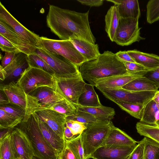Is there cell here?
Returning <instances> with one entry per match:
<instances>
[{
	"mask_svg": "<svg viewBox=\"0 0 159 159\" xmlns=\"http://www.w3.org/2000/svg\"><path fill=\"white\" fill-rule=\"evenodd\" d=\"M89 10L81 13L50 5L47 25L61 40L78 39L95 44L96 38L89 26Z\"/></svg>",
	"mask_w": 159,
	"mask_h": 159,
	"instance_id": "6da1fadb",
	"label": "cell"
},
{
	"mask_svg": "<svg viewBox=\"0 0 159 159\" xmlns=\"http://www.w3.org/2000/svg\"><path fill=\"white\" fill-rule=\"evenodd\" d=\"M79 71L84 80L94 86L99 80L128 73L116 53L108 51L95 59L84 62L80 66Z\"/></svg>",
	"mask_w": 159,
	"mask_h": 159,
	"instance_id": "7a4b0ae2",
	"label": "cell"
},
{
	"mask_svg": "<svg viewBox=\"0 0 159 159\" xmlns=\"http://www.w3.org/2000/svg\"><path fill=\"white\" fill-rule=\"evenodd\" d=\"M18 125L28 138L37 159H57V152L45 139L33 114L25 116Z\"/></svg>",
	"mask_w": 159,
	"mask_h": 159,
	"instance_id": "3957f363",
	"label": "cell"
},
{
	"mask_svg": "<svg viewBox=\"0 0 159 159\" xmlns=\"http://www.w3.org/2000/svg\"><path fill=\"white\" fill-rule=\"evenodd\" d=\"M26 107L25 116L59 102H69L63 94L57 82L54 87L42 86L26 94Z\"/></svg>",
	"mask_w": 159,
	"mask_h": 159,
	"instance_id": "277c9868",
	"label": "cell"
},
{
	"mask_svg": "<svg viewBox=\"0 0 159 159\" xmlns=\"http://www.w3.org/2000/svg\"><path fill=\"white\" fill-rule=\"evenodd\" d=\"M111 120H102L87 125L81 134V140L85 159H89L102 147L111 128Z\"/></svg>",
	"mask_w": 159,
	"mask_h": 159,
	"instance_id": "5b68a950",
	"label": "cell"
},
{
	"mask_svg": "<svg viewBox=\"0 0 159 159\" xmlns=\"http://www.w3.org/2000/svg\"><path fill=\"white\" fill-rule=\"evenodd\" d=\"M40 48L62 56L79 67L87 61L70 40H57L40 37Z\"/></svg>",
	"mask_w": 159,
	"mask_h": 159,
	"instance_id": "8992f818",
	"label": "cell"
},
{
	"mask_svg": "<svg viewBox=\"0 0 159 159\" xmlns=\"http://www.w3.org/2000/svg\"><path fill=\"white\" fill-rule=\"evenodd\" d=\"M16 83L26 94L38 88L54 87L57 84L54 75L43 70L30 66L24 72Z\"/></svg>",
	"mask_w": 159,
	"mask_h": 159,
	"instance_id": "52a82bcc",
	"label": "cell"
},
{
	"mask_svg": "<svg viewBox=\"0 0 159 159\" xmlns=\"http://www.w3.org/2000/svg\"><path fill=\"white\" fill-rule=\"evenodd\" d=\"M35 52L51 67L56 77H70L79 73V67L61 55L50 52L41 48H37Z\"/></svg>",
	"mask_w": 159,
	"mask_h": 159,
	"instance_id": "ba28073f",
	"label": "cell"
},
{
	"mask_svg": "<svg viewBox=\"0 0 159 159\" xmlns=\"http://www.w3.org/2000/svg\"><path fill=\"white\" fill-rule=\"evenodd\" d=\"M139 19L120 17L114 42L121 46L130 45L145 38L140 36Z\"/></svg>",
	"mask_w": 159,
	"mask_h": 159,
	"instance_id": "9c48e42d",
	"label": "cell"
},
{
	"mask_svg": "<svg viewBox=\"0 0 159 159\" xmlns=\"http://www.w3.org/2000/svg\"><path fill=\"white\" fill-rule=\"evenodd\" d=\"M103 94L109 99L145 105L152 99L156 91H138L122 88L114 89H100Z\"/></svg>",
	"mask_w": 159,
	"mask_h": 159,
	"instance_id": "30bf717a",
	"label": "cell"
},
{
	"mask_svg": "<svg viewBox=\"0 0 159 159\" xmlns=\"http://www.w3.org/2000/svg\"><path fill=\"white\" fill-rule=\"evenodd\" d=\"M55 78L63 94L76 107L78 105L80 96L86 90L87 83L80 72L76 75L70 77Z\"/></svg>",
	"mask_w": 159,
	"mask_h": 159,
	"instance_id": "8fae6325",
	"label": "cell"
},
{
	"mask_svg": "<svg viewBox=\"0 0 159 159\" xmlns=\"http://www.w3.org/2000/svg\"><path fill=\"white\" fill-rule=\"evenodd\" d=\"M0 20L10 27L30 46L35 49L40 47V37L22 25L0 2Z\"/></svg>",
	"mask_w": 159,
	"mask_h": 159,
	"instance_id": "7c38bea8",
	"label": "cell"
},
{
	"mask_svg": "<svg viewBox=\"0 0 159 159\" xmlns=\"http://www.w3.org/2000/svg\"><path fill=\"white\" fill-rule=\"evenodd\" d=\"M11 138L17 158L33 159L35 155L31 143L26 134L16 127L11 131Z\"/></svg>",
	"mask_w": 159,
	"mask_h": 159,
	"instance_id": "4fadbf2b",
	"label": "cell"
},
{
	"mask_svg": "<svg viewBox=\"0 0 159 159\" xmlns=\"http://www.w3.org/2000/svg\"><path fill=\"white\" fill-rule=\"evenodd\" d=\"M34 113L40 120L47 124L58 135L65 139L64 130L66 120V116L51 110H42Z\"/></svg>",
	"mask_w": 159,
	"mask_h": 159,
	"instance_id": "5bb4252c",
	"label": "cell"
},
{
	"mask_svg": "<svg viewBox=\"0 0 159 159\" xmlns=\"http://www.w3.org/2000/svg\"><path fill=\"white\" fill-rule=\"evenodd\" d=\"M27 57L28 55L22 52L16 53L11 61L3 68L6 73L5 80L8 82L7 84L17 82L29 67Z\"/></svg>",
	"mask_w": 159,
	"mask_h": 159,
	"instance_id": "9a60e30c",
	"label": "cell"
},
{
	"mask_svg": "<svg viewBox=\"0 0 159 159\" xmlns=\"http://www.w3.org/2000/svg\"><path fill=\"white\" fill-rule=\"evenodd\" d=\"M137 145L121 147L102 146L93 153L90 158L127 159Z\"/></svg>",
	"mask_w": 159,
	"mask_h": 159,
	"instance_id": "2e32d148",
	"label": "cell"
},
{
	"mask_svg": "<svg viewBox=\"0 0 159 159\" xmlns=\"http://www.w3.org/2000/svg\"><path fill=\"white\" fill-rule=\"evenodd\" d=\"M130 73L115 75L99 80L95 83V86L100 89H114L121 88L134 79L144 76L147 72Z\"/></svg>",
	"mask_w": 159,
	"mask_h": 159,
	"instance_id": "e0dca14e",
	"label": "cell"
},
{
	"mask_svg": "<svg viewBox=\"0 0 159 159\" xmlns=\"http://www.w3.org/2000/svg\"><path fill=\"white\" fill-rule=\"evenodd\" d=\"M32 114L45 139L59 154L65 147V139L58 135L47 124L40 120L34 113Z\"/></svg>",
	"mask_w": 159,
	"mask_h": 159,
	"instance_id": "ac0fdd59",
	"label": "cell"
},
{
	"mask_svg": "<svg viewBox=\"0 0 159 159\" xmlns=\"http://www.w3.org/2000/svg\"><path fill=\"white\" fill-rule=\"evenodd\" d=\"M0 34L8 40L21 52L27 55L35 53L36 49L29 45L10 27L1 20Z\"/></svg>",
	"mask_w": 159,
	"mask_h": 159,
	"instance_id": "d6986e66",
	"label": "cell"
},
{
	"mask_svg": "<svg viewBox=\"0 0 159 159\" xmlns=\"http://www.w3.org/2000/svg\"><path fill=\"white\" fill-rule=\"evenodd\" d=\"M0 90H2L6 95L9 103L19 106L26 110V94L16 82L1 84Z\"/></svg>",
	"mask_w": 159,
	"mask_h": 159,
	"instance_id": "ffe728a7",
	"label": "cell"
},
{
	"mask_svg": "<svg viewBox=\"0 0 159 159\" xmlns=\"http://www.w3.org/2000/svg\"><path fill=\"white\" fill-rule=\"evenodd\" d=\"M137 143L124 131L114 126L110 130L102 146H129L137 145Z\"/></svg>",
	"mask_w": 159,
	"mask_h": 159,
	"instance_id": "44dd1931",
	"label": "cell"
},
{
	"mask_svg": "<svg viewBox=\"0 0 159 159\" xmlns=\"http://www.w3.org/2000/svg\"><path fill=\"white\" fill-rule=\"evenodd\" d=\"M117 6L121 18L139 19L141 13L137 0H108Z\"/></svg>",
	"mask_w": 159,
	"mask_h": 159,
	"instance_id": "7402d4cb",
	"label": "cell"
},
{
	"mask_svg": "<svg viewBox=\"0 0 159 159\" xmlns=\"http://www.w3.org/2000/svg\"><path fill=\"white\" fill-rule=\"evenodd\" d=\"M127 53L136 63L152 70L159 66V56L143 52L136 50H128Z\"/></svg>",
	"mask_w": 159,
	"mask_h": 159,
	"instance_id": "603a6c76",
	"label": "cell"
},
{
	"mask_svg": "<svg viewBox=\"0 0 159 159\" xmlns=\"http://www.w3.org/2000/svg\"><path fill=\"white\" fill-rule=\"evenodd\" d=\"M70 40L87 61L97 58L101 54L97 44H93L78 39H72Z\"/></svg>",
	"mask_w": 159,
	"mask_h": 159,
	"instance_id": "cb8c5ba5",
	"label": "cell"
},
{
	"mask_svg": "<svg viewBox=\"0 0 159 159\" xmlns=\"http://www.w3.org/2000/svg\"><path fill=\"white\" fill-rule=\"evenodd\" d=\"M120 18L117 7L115 5L110 7L105 16V31L112 42H114Z\"/></svg>",
	"mask_w": 159,
	"mask_h": 159,
	"instance_id": "d4e9b609",
	"label": "cell"
},
{
	"mask_svg": "<svg viewBox=\"0 0 159 159\" xmlns=\"http://www.w3.org/2000/svg\"><path fill=\"white\" fill-rule=\"evenodd\" d=\"M121 88L138 91H157L159 89V85L143 76L134 79Z\"/></svg>",
	"mask_w": 159,
	"mask_h": 159,
	"instance_id": "484cf974",
	"label": "cell"
},
{
	"mask_svg": "<svg viewBox=\"0 0 159 159\" xmlns=\"http://www.w3.org/2000/svg\"><path fill=\"white\" fill-rule=\"evenodd\" d=\"M78 111L89 113L102 120H111L116 114L114 108L102 105L99 107L76 106Z\"/></svg>",
	"mask_w": 159,
	"mask_h": 159,
	"instance_id": "4316f807",
	"label": "cell"
},
{
	"mask_svg": "<svg viewBox=\"0 0 159 159\" xmlns=\"http://www.w3.org/2000/svg\"><path fill=\"white\" fill-rule=\"evenodd\" d=\"M86 90L79 98L78 105L85 107H99L101 104L94 88V86L90 84H86Z\"/></svg>",
	"mask_w": 159,
	"mask_h": 159,
	"instance_id": "83f0119b",
	"label": "cell"
},
{
	"mask_svg": "<svg viewBox=\"0 0 159 159\" xmlns=\"http://www.w3.org/2000/svg\"><path fill=\"white\" fill-rule=\"evenodd\" d=\"M11 131L0 139V159L17 158L12 142Z\"/></svg>",
	"mask_w": 159,
	"mask_h": 159,
	"instance_id": "f1b7e54d",
	"label": "cell"
},
{
	"mask_svg": "<svg viewBox=\"0 0 159 159\" xmlns=\"http://www.w3.org/2000/svg\"><path fill=\"white\" fill-rule=\"evenodd\" d=\"M159 111L157 103L151 99L144 106L140 122L150 125H154L155 117Z\"/></svg>",
	"mask_w": 159,
	"mask_h": 159,
	"instance_id": "f546056e",
	"label": "cell"
},
{
	"mask_svg": "<svg viewBox=\"0 0 159 159\" xmlns=\"http://www.w3.org/2000/svg\"><path fill=\"white\" fill-rule=\"evenodd\" d=\"M110 100L116 103L121 109L131 116L140 120L145 105L129 103L115 99Z\"/></svg>",
	"mask_w": 159,
	"mask_h": 159,
	"instance_id": "4dcf8cb0",
	"label": "cell"
},
{
	"mask_svg": "<svg viewBox=\"0 0 159 159\" xmlns=\"http://www.w3.org/2000/svg\"><path fill=\"white\" fill-rule=\"evenodd\" d=\"M53 110L63 114L66 117L76 114L78 111L77 108L69 102H57L43 110Z\"/></svg>",
	"mask_w": 159,
	"mask_h": 159,
	"instance_id": "1f68e13d",
	"label": "cell"
},
{
	"mask_svg": "<svg viewBox=\"0 0 159 159\" xmlns=\"http://www.w3.org/2000/svg\"><path fill=\"white\" fill-rule=\"evenodd\" d=\"M137 132L141 136L149 138L159 143V127L137 123Z\"/></svg>",
	"mask_w": 159,
	"mask_h": 159,
	"instance_id": "d6a6232c",
	"label": "cell"
},
{
	"mask_svg": "<svg viewBox=\"0 0 159 159\" xmlns=\"http://www.w3.org/2000/svg\"><path fill=\"white\" fill-rule=\"evenodd\" d=\"M144 138L143 159H159V143L149 138Z\"/></svg>",
	"mask_w": 159,
	"mask_h": 159,
	"instance_id": "836d02e7",
	"label": "cell"
},
{
	"mask_svg": "<svg viewBox=\"0 0 159 159\" xmlns=\"http://www.w3.org/2000/svg\"><path fill=\"white\" fill-rule=\"evenodd\" d=\"M65 142L66 145L70 149L77 159H85L82 143L81 134Z\"/></svg>",
	"mask_w": 159,
	"mask_h": 159,
	"instance_id": "e575fe53",
	"label": "cell"
},
{
	"mask_svg": "<svg viewBox=\"0 0 159 159\" xmlns=\"http://www.w3.org/2000/svg\"><path fill=\"white\" fill-rule=\"evenodd\" d=\"M23 120L16 118L4 110L0 109V129H13Z\"/></svg>",
	"mask_w": 159,
	"mask_h": 159,
	"instance_id": "d590c367",
	"label": "cell"
},
{
	"mask_svg": "<svg viewBox=\"0 0 159 159\" xmlns=\"http://www.w3.org/2000/svg\"><path fill=\"white\" fill-rule=\"evenodd\" d=\"M27 58L30 66L43 70L54 76L55 73L52 69L35 52L28 55Z\"/></svg>",
	"mask_w": 159,
	"mask_h": 159,
	"instance_id": "8d00e7d4",
	"label": "cell"
},
{
	"mask_svg": "<svg viewBox=\"0 0 159 159\" xmlns=\"http://www.w3.org/2000/svg\"><path fill=\"white\" fill-rule=\"evenodd\" d=\"M147 21L150 24L159 21V0H150L147 5Z\"/></svg>",
	"mask_w": 159,
	"mask_h": 159,
	"instance_id": "74e56055",
	"label": "cell"
},
{
	"mask_svg": "<svg viewBox=\"0 0 159 159\" xmlns=\"http://www.w3.org/2000/svg\"><path fill=\"white\" fill-rule=\"evenodd\" d=\"M66 119L80 122L87 125L102 121L90 114L78 111L76 114L67 117Z\"/></svg>",
	"mask_w": 159,
	"mask_h": 159,
	"instance_id": "f35d334b",
	"label": "cell"
},
{
	"mask_svg": "<svg viewBox=\"0 0 159 159\" xmlns=\"http://www.w3.org/2000/svg\"><path fill=\"white\" fill-rule=\"evenodd\" d=\"M0 109L4 110L16 118L22 120L25 115V109L19 106L11 103L0 105Z\"/></svg>",
	"mask_w": 159,
	"mask_h": 159,
	"instance_id": "ab89813d",
	"label": "cell"
},
{
	"mask_svg": "<svg viewBox=\"0 0 159 159\" xmlns=\"http://www.w3.org/2000/svg\"><path fill=\"white\" fill-rule=\"evenodd\" d=\"M65 125L68 127L75 136L81 134L87 128V125L77 121L66 119Z\"/></svg>",
	"mask_w": 159,
	"mask_h": 159,
	"instance_id": "60d3db41",
	"label": "cell"
},
{
	"mask_svg": "<svg viewBox=\"0 0 159 159\" xmlns=\"http://www.w3.org/2000/svg\"><path fill=\"white\" fill-rule=\"evenodd\" d=\"M0 48L5 52L15 54L21 52L17 47L4 37L0 34Z\"/></svg>",
	"mask_w": 159,
	"mask_h": 159,
	"instance_id": "b9f144b4",
	"label": "cell"
},
{
	"mask_svg": "<svg viewBox=\"0 0 159 159\" xmlns=\"http://www.w3.org/2000/svg\"><path fill=\"white\" fill-rule=\"evenodd\" d=\"M138 143L127 159H143L145 144L144 138Z\"/></svg>",
	"mask_w": 159,
	"mask_h": 159,
	"instance_id": "7bdbcfd3",
	"label": "cell"
},
{
	"mask_svg": "<svg viewBox=\"0 0 159 159\" xmlns=\"http://www.w3.org/2000/svg\"><path fill=\"white\" fill-rule=\"evenodd\" d=\"M129 73H144L150 70L144 66L136 62L123 61Z\"/></svg>",
	"mask_w": 159,
	"mask_h": 159,
	"instance_id": "ee69618b",
	"label": "cell"
},
{
	"mask_svg": "<svg viewBox=\"0 0 159 159\" xmlns=\"http://www.w3.org/2000/svg\"><path fill=\"white\" fill-rule=\"evenodd\" d=\"M144 76L159 85V66L155 69L148 71Z\"/></svg>",
	"mask_w": 159,
	"mask_h": 159,
	"instance_id": "f6af8a7d",
	"label": "cell"
},
{
	"mask_svg": "<svg viewBox=\"0 0 159 159\" xmlns=\"http://www.w3.org/2000/svg\"><path fill=\"white\" fill-rule=\"evenodd\" d=\"M57 159H77L70 149L66 145L62 151L58 155Z\"/></svg>",
	"mask_w": 159,
	"mask_h": 159,
	"instance_id": "bcb514c9",
	"label": "cell"
},
{
	"mask_svg": "<svg viewBox=\"0 0 159 159\" xmlns=\"http://www.w3.org/2000/svg\"><path fill=\"white\" fill-rule=\"evenodd\" d=\"M117 58L122 61L135 62L127 51H120L116 53Z\"/></svg>",
	"mask_w": 159,
	"mask_h": 159,
	"instance_id": "7dc6e473",
	"label": "cell"
},
{
	"mask_svg": "<svg viewBox=\"0 0 159 159\" xmlns=\"http://www.w3.org/2000/svg\"><path fill=\"white\" fill-rule=\"evenodd\" d=\"M15 54L12 52H5L4 56L2 59L1 65L3 68L7 66L11 61Z\"/></svg>",
	"mask_w": 159,
	"mask_h": 159,
	"instance_id": "c3c4849f",
	"label": "cell"
},
{
	"mask_svg": "<svg viewBox=\"0 0 159 159\" xmlns=\"http://www.w3.org/2000/svg\"><path fill=\"white\" fill-rule=\"evenodd\" d=\"M82 4L92 7H99L102 5L104 1L102 0H77Z\"/></svg>",
	"mask_w": 159,
	"mask_h": 159,
	"instance_id": "681fc988",
	"label": "cell"
},
{
	"mask_svg": "<svg viewBox=\"0 0 159 159\" xmlns=\"http://www.w3.org/2000/svg\"><path fill=\"white\" fill-rule=\"evenodd\" d=\"M76 136H75L73 135L68 127L65 125L64 130V136L65 141L71 140Z\"/></svg>",
	"mask_w": 159,
	"mask_h": 159,
	"instance_id": "f907efd6",
	"label": "cell"
},
{
	"mask_svg": "<svg viewBox=\"0 0 159 159\" xmlns=\"http://www.w3.org/2000/svg\"><path fill=\"white\" fill-rule=\"evenodd\" d=\"M0 105L9 103L8 98L4 92L0 90Z\"/></svg>",
	"mask_w": 159,
	"mask_h": 159,
	"instance_id": "816d5d0a",
	"label": "cell"
},
{
	"mask_svg": "<svg viewBox=\"0 0 159 159\" xmlns=\"http://www.w3.org/2000/svg\"><path fill=\"white\" fill-rule=\"evenodd\" d=\"M6 73L3 68L0 65V79L1 81H4L6 78Z\"/></svg>",
	"mask_w": 159,
	"mask_h": 159,
	"instance_id": "f5cc1de1",
	"label": "cell"
},
{
	"mask_svg": "<svg viewBox=\"0 0 159 159\" xmlns=\"http://www.w3.org/2000/svg\"><path fill=\"white\" fill-rule=\"evenodd\" d=\"M152 99L156 103L159 104V90H157L156 92Z\"/></svg>",
	"mask_w": 159,
	"mask_h": 159,
	"instance_id": "db71d44e",
	"label": "cell"
},
{
	"mask_svg": "<svg viewBox=\"0 0 159 159\" xmlns=\"http://www.w3.org/2000/svg\"><path fill=\"white\" fill-rule=\"evenodd\" d=\"M154 126L159 127V110L157 112L156 116Z\"/></svg>",
	"mask_w": 159,
	"mask_h": 159,
	"instance_id": "11a10c76",
	"label": "cell"
},
{
	"mask_svg": "<svg viewBox=\"0 0 159 159\" xmlns=\"http://www.w3.org/2000/svg\"><path fill=\"white\" fill-rule=\"evenodd\" d=\"M157 107L159 110V104L157 103Z\"/></svg>",
	"mask_w": 159,
	"mask_h": 159,
	"instance_id": "9f6ffc18",
	"label": "cell"
},
{
	"mask_svg": "<svg viewBox=\"0 0 159 159\" xmlns=\"http://www.w3.org/2000/svg\"><path fill=\"white\" fill-rule=\"evenodd\" d=\"M33 159H37L35 157H34Z\"/></svg>",
	"mask_w": 159,
	"mask_h": 159,
	"instance_id": "6f0895ef",
	"label": "cell"
},
{
	"mask_svg": "<svg viewBox=\"0 0 159 159\" xmlns=\"http://www.w3.org/2000/svg\"><path fill=\"white\" fill-rule=\"evenodd\" d=\"M16 159H21L20 158H16Z\"/></svg>",
	"mask_w": 159,
	"mask_h": 159,
	"instance_id": "680465c9",
	"label": "cell"
}]
</instances>
